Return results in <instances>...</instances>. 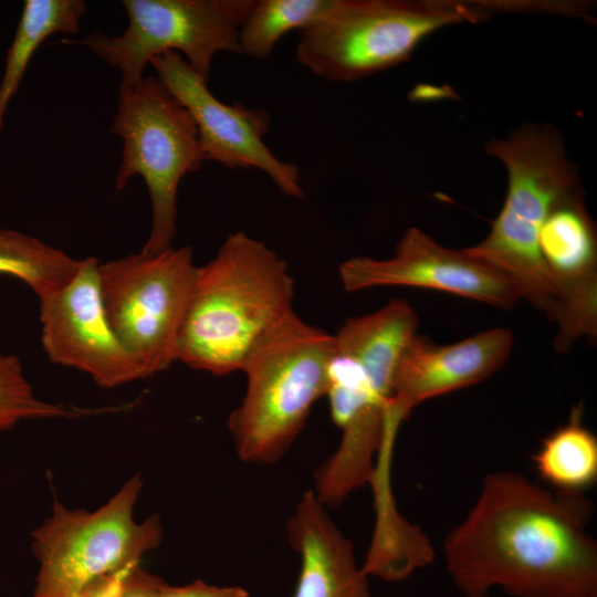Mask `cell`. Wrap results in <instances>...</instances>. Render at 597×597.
Here are the masks:
<instances>
[{"label":"cell","mask_w":597,"mask_h":597,"mask_svg":"<svg viewBox=\"0 0 597 597\" xmlns=\"http://www.w3.org/2000/svg\"><path fill=\"white\" fill-rule=\"evenodd\" d=\"M594 503L526 476L488 474L463 521L443 541L447 570L463 597H597Z\"/></svg>","instance_id":"cell-1"},{"label":"cell","mask_w":597,"mask_h":597,"mask_svg":"<svg viewBox=\"0 0 597 597\" xmlns=\"http://www.w3.org/2000/svg\"><path fill=\"white\" fill-rule=\"evenodd\" d=\"M289 265L264 242L231 233L197 266L176 362L217 376L242 371L261 342L293 312Z\"/></svg>","instance_id":"cell-2"},{"label":"cell","mask_w":597,"mask_h":597,"mask_svg":"<svg viewBox=\"0 0 597 597\" xmlns=\"http://www.w3.org/2000/svg\"><path fill=\"white\" fill-rule=\"evenodd\" d=\"M486 153L505 166L507 192L490 233L464 250L501 270L521 298L554 322L556 296L538 235L553 206L579 187L575 167L558 133L542 126L530 125L504 139H492Z\"/></svg>","instance_id":"cell-3"},{"label":"cell","mask_w":597,"mask_h":597,"mask_svg":"<svg viewBox=\"0 0 597 597\" xmlns=\"http://www.w3.org/2000/svg\"><path fill=\"white\" fill-rule=\"evenodd\" d=\"M332 345L333 334L294 311L261 342L242 369L243 399L228 418L240 460L273 464L289 451L325 396Z\"/></svg>","instance_id":"cell-4"},{"label":"cell","mask_w":597,"mask_h":597,"mask_svg":"<svg viewBox=\"0 0 597 597\" xmlns=\"http://www.w3.org/2000/svg\"><path fill=\"white\" fill-rule=\"evenodd\" d=\"M495 8L454 0H334L300 32L296 60L328 81L360 80L405 62L432 32L478 23Z\"/></svg>","instance_id":"cell-5"},{"label":"cell","mask_w":597,"mask_h":597,"mask_svg":"<svg viewBox=\"0 0 597 597\" xmlns=\"http://www.w3.org/2000/svg\"><path fill=\"white\" fill-rule=\"evenodd\" d=\"M402 348L401 336L376 322H347L333 334L325 396L342 438L321 471L341 491L358 490L373 476Z\"/></svg>","instance_id":"cell-6"},{"label":"cell","mask_w":597,"mask_h":597,"mask_svg":"<svg viewBox=\"0 0 597 597\" xmlns=\"http://www.w3.org/2000/svg\"><path fill=\"white\" fill-rule=\"evenodd\" d=\"M142 488V478L134 475L91 512L54 502L51 516L31 534L39 563L33 597H74L106 576L139 565L143 555L159 546L158 516L134 519Z\"/></svg>","instance_id":"cell-7"},{"label":"cell","mask_w":597,"mask_h":597,"mask_svg":"<svg viewBox=\"0 0 597 597\" xmlns=\"http://www.w3.org/2000/svg\"><path fill=\"white\" fill-rule=\"evenodd\" d=\"M111 132L124 145L116 188L139 176L149 191L151 229L140 251L154 254L171 248L179 182L206 160L193 118L157 77L144 76L135 84L121 82Z\"/></svg>","instance_id":"cell-8"},{"label":"cell","mask_w":597,"mask_h":597,"mask_svg":"<svg viewBox=\"0 0 597 597\" xmlns=\"http://www.w3.org/2000/svg\"><path fill=\"white\" fill-rule=\"evenodd\" d=\"M197 266L189 245L139 252L98 264L104 308L145 378L176 362V346Z\"/></svg>","instance_id":"cell-9"},{"label":"cell","mask_w":597,"mask_h":597,"mask_svg":"<svg viewBox=\"0 0 597 597\" xmlns=\"http://www.w3.org/2000/svg\"><path fill=\"white\" fill-rule=\"evenodd\" d=\"M255 0H124L127 28L118 36L94 31L81 41L135 84L147 63L166 52H181L207 82L218 52L240 53L239 32Z\"/></svg>","instance_id":"cell-10"},{"label":"cell","mask_w":597,"mask_h":597,"mask_svg":"<svg viewBox=\"0 0 597 597\" xmlns=\"http://www.w3.org/2000/svg\"><path fill=\"white\" fill-rule=\"evenodd\" d=\"M157 78L193 118L205 159L227 168H258L285 196L303 199L298 168L279 159L263 142L271 117L261 108L219 101L207 81L177 52H166L149 62Z\"/></svg>","instance_id":"cell-11"},{"label":"cell","mask_w":597,"mask_h":597,"mask_svg":"<svg viewBox=\"0 0 597 597\" xmlns=\"http://www.w3.org/2000/svg\"><path fill=\"white\" fill-rule=\"evenodd\" d=\"M98 264L93 256L83 259L63 286L39 297L41 341L52 362L87 374L101 387L113 388L145 376L109 324Z\"/></svg>","instance_id":"cell-12"},{"label":"cell","mask_w":597,"mask_h":597,"mask_svg":"<svg viewBox=\"0 0 597 597\" xmlns=\"http://www.w3.org/2000/svg\"><path fill=\"white\" fill-rule=\"evenodd\" d=\"M338 274L347 292L378 286L430 289L503 310L521 298L501 270L464 249H447L415 227L405 232L391 258L355 256L339 265Z\"/></svg>","instance_id":"cell-13"},{"label":"cell","mask_w":597,"mask_h":597,"mask_svg":"<svg viewBox=\"0 0 597 597\" xmlns=\"http://www.w3.org/2000/svg\"><path fill=\"white\" fill-rule=\"evenodd\" d=\"M538 245L556 296V349L566 352L597 335V235L580 187L553 206Z\"/></svg>","instance_id":"cell-14"},{"label":"cell","mask_w":597,"mask_h":597,"mask_svg":"<svg viewBox=\"0 0 597 597\" xmlns=\"http://www.w3.org/2000/svg\"><path fill=\"white\" fill-rule=\"evenodd\" d=\"M513 347L502 327L437 345L415 335L402 349L392 377L391 409L405 420L418 404L481 383L498 371Z\"/></svg>","instance_id":"cell-15"},{"label":"cell","mask_w":597,"mask_h":597,"mask_svg":"<svg viewBox=\"0 0 597 597\" xmlns=\"http://www.w3.org/2000/svg\"><path fill=\"white\" fill-rule=\"evenodd\" d=\"M325 507L310 490L287 520V541L300 556L293 597H370L368 576L352 542Z\"/></svg>","instance_id":"cell-16"},{"label":"cell","mask_w":597,"mask_h":597,"mask_svg":"<svg viewBox=\"0 0 597 597\" xmlns=\"http://www.w3.org/2000/svg\"><path fill=\"white\" fill-rule=\"evenodd\" d=\"M86 11L83 0H25L7 52L0 82V133L8 106L40 44L54 33L74 34Z\"/></svg>","instance_id":"cell-17"},{"label":"cell","mask_w":597,"mask_h":597,"mask_svg":"<svg viewBox=\"0 0 597 597\" xmlns=\"http://www.w3.org/2000/svg\"><path fill=\"white\" fill-rule=\"evenodd\" d=\"M540 479L555 491L582 492L597 480V438L583 423V407L543 439L532 455Z\"/></svg>","instance_id":"cell-18"},{"label":"cell","mask_w":597,"mask_h":597,"mask_svg":"<svg viewBox=\"0 0 597 597\" xmlns=\"http://www.w3.org/2000/svg\"><path fill=\"white\" fill-rule=\"evenodd\" d=\"M81 262L35 237L0 229V274L22 281L38 297L63 286Z\"/></svg>","instance_id":"cell-19"},{"label":"cell","mask_w":597,"mask_h":597,"mask_svg":"<svg viewBox=\"0 0 597 597\" xmlns=\"http://www.w3.org/2000/svg\"><path fill=\"white\" fill-rule=\"evenodd\" d=\"M334 0H255L239 32L240 53L265 60L287 32L310 27Z\"/></svg>","instance_id":"cell-20"},{"label":"cell","mask_w":597,"mask_h":597,"mask_svg":"<svg viewBox=\"0 0 597 597\" xmlns=\"http://www.w3.org/2000/svg\"><path fill=\"white\" fill-rule=\"evenodd\" d=\"M85 415L84 409L38 399L23 375L19 358L0 354V432L29 419H51Z\"/></svg>","instance_id":"cell-21"},{"label":"cell","mask_w":597,"mask_h":597,"mask_svg":"<svg viewBox=\"0 0 597 597\" xmlns=\"http://www.w3.org/2000/svg\"><path fill=\"white\" fill-rule=\"evenodd\" d=\"M156 597H250L241 586H219L202 579H196L181 586H171L161 582Z\"/></svg>","instance_id":"cell-22"},{"label":"cell","mask_w":597,"mask_h":597,"mask_svg":"<svg viewBox=\"0 0 597 597\" xmlns=\"http://www.w3.org/2000/svg\"><path fill=\"white\" fill-rule=\"evenodd\" d=\"M163 579L138 566L128 574L121 597H156Z\"/></svg>","instance_id":"cell-23"},{"label":"cell","mask_w":597,"mask_h":597,"mask_svg":"<svg viewBox=\"0 0 597 597\" xmlns=\"http://www.w3.org/2000/svg\"><path fill=\"white\" fill-rule=\"evenodd\" d=\"M136 566L138 565L124 568L116 574L106 576L90 585L74 597H121L124 583L130 570Z\"/></svg>","instance_id":"cell-24"}]
</instances>
